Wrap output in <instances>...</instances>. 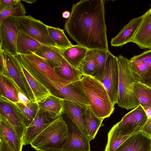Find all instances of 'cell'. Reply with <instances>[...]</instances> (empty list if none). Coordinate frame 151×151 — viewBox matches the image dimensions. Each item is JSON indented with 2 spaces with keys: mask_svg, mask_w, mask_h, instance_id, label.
<instances>
[{
  "mask_svg": "<svg viewBox=\"0 0 151 151\" xmlns=\"http://www.w3.org/2000/svg\"><path fill=\"white\" fill-rule=\"evenodd\" d=\"M150 10H151V8H150Z\"/></svg>",
  "mask_w": 151,
  "mask_h": 151,
  "instance_id": "cell-46",
  "label": "cell"
},
{
  "mask_svg": "<svg viewBox=\"0 0 151 151\" xmlns=\"http://www.w3.org/2000/svg\"><path fill=\"white\" fill-rule=\"evenodd\" d=\"M4 54L7 70L5 75L13 80L30 101L35 102L34 95L15 58L6 52L4 51Z\"/></svg>",
  "mask_w": 151,
  "mask_h": 151,
  "instance_id": "cell-10",
  "label": "cell"
},
{
  "mask_svg": "<svg viewBox=\"0 0 151 151\" xmlns=\"http://www.w3.org/2000/svg\"><path fill=\"white\" fill-rule=\"evenodd\" d=\"M147 119L143 107L139 105L125 115L116 124L122 135L130 136L141 131Z\"/></svg>",
  "mask_w": 151,
  "mask_h": 151,
  "instance_id": "cell-7",
  "label": "cell"
},
{
  "mask_svg": "<svg viewBox=\"0 0 151 151\" xmlns=\"http://www.w3.org/2000/svg\"><path fill=\"white\" fill-rule=\"evenodd\" d=\"M70 15V13L67 11H64L62 14L63 17L67 19L69 18Z\"/></svg>",
  "mask_w": 151,
  "mask_h": 151,
  "instance_id": "cell-42",
  "label": "cell"
},
{
  "mask_svg": "<svg viewBox=\"0 0 151 151\" xmlns=\"http://www.w3.org/2000/svg\"><path fill=\"white\" fill-rule=\"evenodd\" d=\"M19 31L23 32L41 43L56 46L49 35L47 25L30 15L14 16Z\"/></svg>",
  "mask_w": 151,
  "mask_h": 151,
  "instance_id": "cell-5",
  "label": "cell"
},
{
  "mask_svg": "<svg viewBox=\"0 0 151 151\" xmlns=\"http://www.w3.org/2000/svg\"><path fill=\"white\" fill-rule=\"evenodd\" d=\"M142 19V16L130 20L114 37L111 39L112 46L122 47L131 42Z\"/></svg>",
  "mask_w": 151,
  "mask_h": 151,
  "instance_id": "cell-18",
  "label": "cell"
},
{
  "mask_svg": "<svg viewBox=\"0 0 151 151\" xmlns=\"http://www.w3.org/2000/svg\"><path fill=\"white\" fill-rule=\"evenodd\" d=\"M14 56L32 92L35 97V101L36 102H40L48 96L52 95L45 87L25 68L21 62L20 55L17 54Z\"/></svg>",
  "mask_w": 151,
  "mask_h": 151,
  "instance_id": "cell-16",
  "label": "cell"
},
{
  "mask_svg": "<svg viewBox=\"0 0 151 151\" xmlns=\"http://www.w3.org/2000/svg\"><path fill=\"white\" fill-rule=\"evenodd\" d=\"M62 116L66 122L69 133L68 139L63 146L65 151H91L90 141L64 114Z\"/></svg>",
  "mask_w": 151,
  "mask_h": 151,
  "instance_id": "cell-11",
  "label": "cell"
},
{
  "mask_svg": "<svg viewBox=\"0 0 151 151\" xmlns=\"http://www.w3.org/2000/svg\"><path fill=\"white\" fill-rule=\"evenodd\" d=\"M115 151H151V137L141 131L134 133Z\"/></svg>",
  "mask_w": 151,
  "mask_h": 151,
  "instance_id": "cell-15",
  "label": "cell"
},
{
  "mask_svg": "<svg viewBox=\"0 0 151 151\" xmlns=\"http://www.w3.org/2000/svg\"><path fill=\"white\" fill-rule=\"evenodd\" d=\"M64 50L57 46L42 45L34 54L43 58L55 69L62 65Z\"/></svg>",
  "mask_w": 151,
  "mask_h": 151,
  "instance_id": "cell-19",
  "label": "cell"
},
{
  "mask_svg": "<svg viewBox=\"0 0 151 151\" xmlns=\"http://www.w3.org/2000/svg\"><path fill=\"white\" fill-rule=\"evenodd\" d=\"M19 0H0V12L16 4Z\"/></svg>",
  "mask_w": 151,
  "mask_h": 151,
  "instance_id": "cell-37",
  "label": "cell"
},
{
  "mask_svg": "<svg viewBox=\"0 0 151 151\" xmlns=\"http://www.w3.org/2000/svg\"><path fill=\"white\" fill-rule=\"evenodd\" d=\"M86 108L76 103L64 100L63 114H65L83 134L88 138L85 121Z\"/></svg>",
  "mask_w": 151,
  "mask_h": 151,
  "instance_id": "cell-14",
  "label": "cell"
},
{
  "mask_svg": "<svg viewBox=\"0 0 151 151\" xmlns=\"http://www.w3.org/2000/svg\"><path fill=\"white\" fill-rule=\"evenodd\" d=\"M69 136L67 124L62 115L54 119L30 145L37 151L62 150Z\"/></svg>",
  "mask_w": 151,
  "mask_h": 151,
  "instance_id": "cell-3",
  "label": "cell"
},
{
  "mask_svg": "<svg viewBox=\"0 0 151 151\" xmlns=\"http://www.w3.org/2000/svg\"><path fill=\"white\" fill-rule=\"evenodd\" d=\"M0 117L13 126L22 140L26 128L23 117L13 102L1 97H0Z\"/></svg>",
  "mask_w": 151,
  "mask_h": 151,
  "instance_id": "cell-9",
  "label": "cell"
},
{
  "mask_svg": "<svg viewBox=\"0 0 151 151\" xmlns=\"http://www.w3.org/2000/svg\"><path fill=\"white\" fill-rule=\"evenodd\" d=\"M47 28L49 35L57 47L64 49L73 45L66 36L63 30L47 25Z\"/></svg>",
  "mask_w": 151,
  "mask_h": 151,
  "instance_id": "cell-32",
  "label": "cell"
},
{
  "mask_svg": "<svg viewBox=\"0 0 151 151\" xmlns=\"http://www.w3.org/2000/svg\"><path fill=\"white\" fill-rule=\"evenodd\" d=\"M97 65L94 50L88 49L85 57L78 68L83 75L93 76L96 72Z\"/></svg>",
  "mask_w": 151,
  "mask_h": 151,
  "instance_id": "cell-29",
  "label": "cell"
},
{
  "mask_svg": "<svg viewBox=\"0 0 151 151\" xmlns=\"http://www.w3.org/2000/svg\"><path fill=\"white\" fill-rule=\"evenodd\" d=\"M0 140V151H14L5 142Z\"/></svg>",
  "mask_w": 151,
  "mask_h": 151,
  "instance_id": "cell-40",
  "label": "cell"
},
{
  "mask_svg": "<svg viewBox=\"0 0 151 151\" xmlns=\"http://www.w3.org/2000/svg\"><path fill=\"white\" fill-rule=\"evenodd\" d=\"M103 0H81L73 4L64 28L78 45L89 49L109 50Z\"/></svg>",
  "mask_w": 151,
  "mask_h": 151,
  "instance_id": "cell-1",
  "label": "cell"
},
{
  "mask_svg": "<svg viewBox=\"0 0 151 151\" xmlns=\"http://www.w3.org/2000/svg\"><path fill=\"white\" fill-rule=\"evenodd\" d=\"M19 31L14 16L4 20L0 24V49L13 56L17 54V43Z\"/></svg>",
  "mask_w": 151,
  "mask_h": 151,
  "instance_id": "cell-8",
  "label": "cell"
},
{
  "mask_svg": "<svg viewBox=\"0 0 151 151\" xmlns=\"http://www.w3.org/2000/svg\"><path fill=\"white\" fill-rule=\"evenodd\" d=\"M19 87L11 79L4 75L0 74V97L13 102H18Z\"/></svg>",
  "mask_w": 151,
  "mask_h": 151,
  "instance_id": "cell-23",
  "label": "cell"
},
{
  "mask_svg": "<svg viewBox=\"0 0 151 151\" xmlns=\"http://www.w3.org/2000/svg\"><path fill=\"white\" fill-rule=\"evenodd\" d=\"M54 70L61 78L69 82H74L81 80L83 76L78 68L72 65L63 58L61 65Z\"/></svg>",
  "mask_w": 151,
  "mask_h": 151,
  "instance_id": "cell-26",
  "label": "cell"
},
{
  "mask_svg": "<svg viewBox=\"0 0 151 151\" xmlns=\"http://www.w3.org/2000/svg\"><path fill=\"white\" fill-rule=\"evenodd\" d=\"M94 50L98 63L96 72L93 76L96 78L102 75L104 72L107 58L110 52L109 50Z\"/></svg>",
  "mask_w": 151,
  "mask_h": 151,
  "instance_id": "cell-34",
  "label": "cell"
},
{
  "mask_svg": "<svg viewBox=\"0 0 151 151\" xmlns=\"http://www.w3.org/2000/svg\"><path fill=\"white\" fill-rule=\"evenodd\" d=\"M42 45L28 34L19 31L17 43V54H32Z\"/></svg>",
  "mask_w": 151,
  "mask_h": 151,
  "instance_id": "cell-22",
  "label": "cell"
},
{
  "mask_svg": "<svg viewBox=\"0 0 151 151\" xmlns=\"http://www.w3.org/2000/svg\"><path fill=\"white\" fill-rule=\"evenodd\" d=\"M21 1V0H19L14 5L5 8L0 12V24L9 17H19L25 15L26 13V9Z\"/></svg>",
  "mask_w": 151,
  "mask_h": 151,
  "instance_id": "cell-33",
  "label": "cell"
},
{
  "mask_svg": "<svg viewBox=\"0 0 151 151\" xmlns=\"http://www.w3.org/2000/svg\"><path fill=\"white\" fill-rule=\"evenodd\" d=\"M42 113L48 114L53 119L62 115L64 111V100L52 95L37 102Z\"/></svg>",
  "mask_w": 151,
  "mask_h": 151,
  "instance_id": "cell-20",
  "label": "cell"
},
{
  "mask_svg": "<svg viewBox=\"0 0 151 151\" xmlns=\"http://www.w3.org/2000/svg\"><path fill=\"white\" fill-rule=\"evenodd\" d=\"M95 78L103 85L114 106L117 104L118 93L119 71L117 57L110 52L107 58L104 72Z\"/></svg>",
  "mask_w": 151,
  "mask_h": 151,
  "instance_id": "cell-6",
  "label": "cell"
},
{
  "mask_svg": "<svg viewBox=\"0 0 151 151\" xmlns=\"http://www.w3.org/2000/svg\"><path fill=\"white\" fill-rule=\"evenodd\" d=\"M88 49L79 45L72 46L64 50L63 55L73 66L78 68L84 58Z\"/></svg>",
  "mask_w": 151,
  "mask_h": 151,
  "instance_id": "cell-25",
  "label": "cell"
},
{
  "mask_svg": "<svg viewBox=\"0 0 151 151\" xmlns=\"http://www.w3.org/2000/svg\"><path fill=\"white\" fill-rule=\"evenodd\" d=\"M23 55L37 69L50 78L60 83H65L68 82L58 76L54 69L43 58L34 53Z\"/></svg>",
  "mask_w": 151,
  "mask_h": 151,
  "instance_id": "cell-21",
  "label": "cell"
},
{
  "mask_svg": "<svg viewBox=\"0 0 151 151\" xmlns=\"http://www.w3.org/2000/svg\"><path fill=\"white\" fill-rule=\"evenodd\" d=\"M148 86L151 88V84L148 85Z\"/></svg>",
  "mask_w": 151,
  "mask_h": 151,
  "instance_id": "cell-45",
  "label": "cell"
},
{
  "mask_svg": "<svg viewBox=\"0 0 151 151\" xmlns=\"http://www.w3.org/2000/svg\"><path fill=\"white\" fill-rule=\"evenodd\" d=\"M141 132L151 137V118L147 119Z\"/></svg>",
  "mask_w": 151,
  "mask_h": 151,
  "instance_id": "cell-38",
  "label": "cell"
},
{
  "mask_svg": "<svg viewBox=\"0 0 151 151\" xmlns=\"http://www.w3.org/2000/svg\"><path fill=\"white\" fill-rule=\"evenodd\" d=\"M132 58L141 60L148 65L150 68L151 77V49L147 50L139 55H134Z\"/></svg>",
  "mask_w": 151,
  "mask_h": 151,
  "instance_id": "cell-35",
  "label": "cell"
},
{
  "mask_svg": "<svg viewBox=\"0 0 151 151\" xmlns=\"http://www.w3.org/2000/svg\"><path fill=\"white\" fill-rule=\"evenodd\" d=\"M45 113H42L39 109L32 123L26 128L22 141L24 145L31 142L54 120Z\"/></svg>",
  "mask_w": 151,
  "mask_h": 151,
  "instance_id": "cell-12",
  "label": "cell"
},
{
  "mask_svg": "<svg viewBox=\"0 0 151 151\" xmlns=\"http://www.w3.org/2000/svg\"><path fill=\"white\" fill-rule=\"evenodd\" d=\"M142 107L145 112L148 119L151 118V107L144 106Z\"/></svg>",
  "mask_w": 151,
  "mask_h": 151,
  "instance_id": "cell-41",
  "label": "cell"
},
{
  "mask_svg": "<svg viewBox=\"0 0 151 151\" xmlns=\"http://www.w3.org/2000/svg\"><path fill=\"white\" fill-rule=\"evenodd\" d=\"M131 68L137 81L147 85L151 84L150 68L142 61L132 57L129 59Z\"/></svg>",
  "mask_w": 151,
  "mask_h": 151,
  "instance_id": "cell-24",
  "label": "cell"
},
{
  "mask_svg": "<svg viewBox=\"0 0 151 151\" xmlns=\"http://www.w3.org/2000/svg\"><path fill=\"white\" fill-rule=\"evenodd\" d=\"M21 1H24L27 3H29V4H32L34 3L36 1V0H21Z\"/></svg>",
  "mask_w": 151,
  "mask_h": 151,
  "instance_id": "cell-43",
  "label": "cell"
},
{
  "mask_svg": "<svg viewBox=\"0 0 151 151\" xmlns=\"http://www.w3.org/2000/svg\"><path fill=\"white\" fill-rule=\"evenodd\" d=\"M90 108L98 117L104 119L113 113L114 107L102 83L94 77L84 75L81 79Z\"/></svg>",
  "mask_w": 151,
  "mask_h": 151,
  "instance_id": "cell-2",
  "label": "cell"
},
{
  "mask_svg": "<svg viewBox=\"0 0 151 151\" xmlns=\"http://www.w3.org/2000/svg\"><path fill=\"white\" fill-rule=\"evenodd\" d=\"M18 97L19 101L24 104H27L30 102V101L23 93L20 89L19 87L18 90Z\"/></svg>",
  "mask_w": 151,
  "mask_h": 151,
  "instance_id": "cell-39",
  "label": "cell"
},
{
  "mask_svg": "<svg viewBox=\"0 0 151 151\" xmlns=\"http://www.w3.org/2000/svg\"><path fill=\"white\" fill-rule=\"evenodd\" d=\"M133 91L140 105L142 107H151V88L139 81L134 83Z\"/></svg>",
  "mask_w": 151,
  "mask_h": 151,
  "instance_id": "cell-30",
  "label": "cell"
},
{
  "mask_svg": "<svg viewBox=\"0 0 151 151\" xmlns=\"http://www.w3.org/2000/svg\"><path fill=\"white\" fill-rule=\"evenodd\" d=\"M104 119L97 117L89 106L86 107L85 121L88 138L90 142L94 139L100 127L104 125Z\"/></svg>",
  "mask_w": 151,
  "mask_h": 151,
  "instance_id": "cell-27",
  "label": "cell"
},
{
  "mask_svg": "<svg viewBox=\"0 0 151 151\" xmlns=\"http://www.w3.org/2000/svg\"><path fill=\"white\" fill-rule=\"evenodd\" d=\"M119 71L118 105L129 110L140 104L133 90L134 83L138 81L132 71L129 59L120 55L117 57Z\"/></svg>",
  "mask_w": 151,
  "mask_h": 151,
  "instance_id": "cell-4",
  "label": "cell"
},
{
  "mask_svg": "<svg viewBox=\"0 0 151 151\" xmlns=\"http://www.w3.org/2000/svg\"><path fill=\"white\" fill-rule=\"evenodd\" d=\"M13 103L21 112L26 127L32 123L39 109L37 103L32 101L27 104L19 101Z\"/></svg>",
  "mask_w": 151,
  "mask_h": 151,
  "instance_id": "cell-28",
  "label": "cell"
},
{
  "mask_svg": "<svg viewBox=\"0 0 151 151\" xmlns=\"http://www.w3.org/2000/svg\"><path fill=\"white\" fill-rule=\"evenodd\" d=\"M37 151H65L63 150H38Z\"/></svg>",
  "mask_w": 151,
  "mask_h": 151,
  "instance_id": "cell-44",
  "label": "cell"
},
{
  "mask_svg": "<svg viewBox=\"0 0 151 151\" xmlns=\"http://www.w3.org/2000/svg\"><path fill=\"white\" fill-rule=\"evenodd\" d=\"M129 136L122 135L116 124L108 133L107 142L104 151H115Z\"/></svg>",
  "mask_w": 151,
  "mask_h": 151,
  "instance_id": "cell-31",
  "label": "cell"
},
{
  "mask_svg": "<svg viewBox=\"0 0 151 151\" xmlns=\"http://www.w3.org/2000/svg\"><path fill=\"white\" fill-rule=\"evenodd\" d=\"M141 22L131 42L142 49H151V11L150 9L142 15Z\"/></svg>",
  "mask_w": 151,
  "mask_h": 151,
  "instance_id": "cell-13",
  "label": "cell"
},
{
  "mask_svg": "<svg viewBox=\"0 0 151 151\" xmlns=\"http://www.w3.org/2000/svg\"><path fill=\"white\" fill-rule=\"evenodd\" d=\"M0 139L5 142L14 151H22L24 145L22 139L13 126L0 117Z\"/></svg>",
  "mask_w": 151,
  "mask_h": 151,
  "instance_id": "cell-17",
  "label": "cell"
},
{
  "mask_svg": "<svg viewBox=\"0 0 151 151\" xmlns=\"http://www.w3.org/2000/svg\"><path fill=\"white\" fill-rule=\"evenodd\" d=\"M6 64L4 51L0 49V74L6 75Z\"/></svg>",
  "mask_w": 151,
  "mask_h": 151,
  "instance_id": "cell-36",
  "label": "cell"
}]
</instances>
